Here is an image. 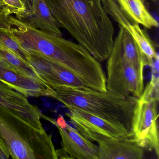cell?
Wrapping results in <instances>:
<instances>
[{
  "label": "cell",
  "instance_id": "7c38bea8",
  "mask_svg": "<svg viewBox=\"0 0 159 159\" xmlns=\"http://www.w3.org/2000/svg\"><path fill=\"white\" fill-rule=\"evenodd\" d=\"M98 144V159H142L144 149L130 137H102Z\"/></svg>",
  "mask_w": 159,
  "mask_h": 159
},
{
  "label": "cell",
  "instance_id": "44dd1931",
  "mask_svg": "<svg viewBox=\"0 0 159 159\" xmlns=\"http://www.w3.org/2000/svg\"><path fill=\"white\" fill-rule=\"evenodd\" d=\"M11 156L7 146L0 138V159H8Z\"/></svg>",
  "mask_w": 159,
  "mask_h": 159
},
{
  "label": "cell",
  "instance_id": "e0dca14e",
  "mask_svg": "<svg viewBox=\"0 0 159 159\" xmlns=\"http://www.w3.org/2000/svg\"><path fill=\"white\" fill-rule=\"evenodd\" d=\"M0 63L16 72L45 83L31 64L1 45H0Z\"/></svg>",
  "mask_w": 159,
  "mask_h": 159
},
{
  "label": "cell",
  "instance_id": "d6986e66",
  "mask_svg": "<svg viewBox=\"0 0 159 159\" xmlns=\"http://www.w3.org/2000/svg\"><path fill=\"white\" fill-rule=\"evenodd\" d=\"M0 45L11 51L20 58L30 64L29 52L20 45L12 35L10 30L0 29Z\"/></svg>",
  "mask_w": 159,
  "mask_h": 159
},
{
  "label": "cell",
  "instance_id": "5bb4252c",
  "mask_svg": "<svg viewBox=\"0 0 159 159\" xmlns=\"http://www.w3.org/2000/svg\"><path fill=\"white\" fill-rule=\"evenodd\" d=\"M28 24L44 32L62 37L60 27L51 13L45 0H32L31 14Z\"/></svg>",
  "mask_w": 159,
  "mask_h": 159
},
{
  "label": "cell",
  "instance_id": "cb8c5ba5",
  "mask_svg": "<svg viewBox=\"0 0 159 159\" xmlns=\"http://www.w3.org/2000/svg\"><path fill=\"white\" fill-rule=\"evenodd\" d=\"M25 5L27 10L31 13V4H32V0H22Z\"/></svg>",
  "mask_w": 159,
  "mask_h": 159
},
{
  "label": "cell",
  "instance_id": "8fae6325",
  "mask_svg": "<svg viewBox=\"0 0 159 159\" xmlns=\"http://www.w3.org/2000/svg\"><path fill=\"white\" fill-rule=\"evenodd\" d=\"M0 82L27 97H48L52 98L54 94V89L45 83L16 72L1 63Z\"/></svg>",
  "mask_w": 159,
  "mask_h": 159
},
{
  "label": "cell",
  "instance_id": "ffe728a7",
  "mask_svg": "<svg viewBox=\"0 0 159 159\" xmlns=\"http://www.w3.org/2000/svg\"><path fill=\"white\" fill-rule=\"evenodd\" d=\"M0 14L7 17L15 14L17 19L23 21L31 13L22 0H0Z\"/></svg>",
  "mask_w": 159,
  "mask_h": 159
},
{
  "label": "cell",
  "instance_id": "8992f818",
  "mask_svg": "<svg viewBox=\"0 0 159 159\" xmlns=\"http://www.w3.org/2000/svg\"><path fill=\"white\" fill-rule=\"evenodd\" d=\"M158 102L138 98L133 113L129 137L144 149L154 152L159 159Z\"/></svg>",
  "mask_w": 159,
  "mask_h": 159
},
{
  "label": "cell",
  "instance_id": "5b68a950",
  "mask_svg": "<svg viewBox=\"0 0 159 159\" xmlns=\"http://www.w3.org/2000/svg\"><path fill=\"white\" fill-rule=\"evenodd\" d=\"M107 60V91L123 97H140L144 89V72L137 69L124 58L120 30Z\"/></svg>",
  "mask_w": 159,
  "mask_h": 159
},
{
  "label": "cell",
  "instance_id": "ac0fdd59",
  "mask_svg": "<svg viewBox=\"0 0 159 159\" xmlns=\"http://www.w3.org/2000/svg\"><path fill=\"white\" fill-rule=\"evenodd\" d=\"M151 69V78L142 94L139 98L141 100L147 101H156L159 102V55L153 60Z\"/></svg>",
  "mask_w": 159,
  "mask_h": 159
},
{
  "label": "cell",
  "instance_id": "52a82bcc",
  "mask_svg": "<svg viewBox=\"0 0 159 159\" xmlns=\"http://www.w3.org/2000/svg\"><path fill=\"white\" fill-rule=\"evenodd\" d=\"M70 121L83 135L96 142L102 137H129L130 132L124 126L74 107L67 108Z\"/></svg>",
  "mask_w": 159,
  "mask_h": 159
},
{
  "label": "cell",
  "instance_id": "4fadbf2b",
  "mask_svg": "<svg viewBox=\"0 0 159 159\" xmlns=\"http://www.w3.org/2000/svg\"><path fill=\"white\" fill-rule=\"evenodd\" d=\"M59 131L64 149L71 159H98V145L68 124L63 129L55 125Z\"/></svg>",
  "mask_w": 159,
  "mask_h": 159
},
{
  "label": "cell",
  "instance_id": "6da1fadb",
  "mask_svg": "<svg viewBox=\"0 0 159 159\" xmlns=\"http://www.w3.org/2000/svg\"><path fill=\"white\" fill-rule=\"evenodd\" d=\"M10 31L28 52L38 53L71 70L94 90H106V77L100 62L80 44L38 29L25 21L9 17Z\"/></svg>",
  "mask_w": 159,
  "mask_h": 159
},
{
  "label": "cell",
  "instance_id": "7402d4cb",
  "mask_svg": "<svg viewBox=\"0 0 159 159\" xmlns=\"http://www.w3.org/2000/svg\"><path fill=\"white\" fill-rule=\"evenodd\" d=\"M11 25L9 17L0 14V29L10 30Z\"/></svg>",
  "mask_w": 159,
  "mask_h": 159
},
{
  "label": "cell",
  "instance_id": "7a4b0ae2",
  "mask_svg": "<svg viewBox=\"0 0 159 159\" xmlns=\"http://www.w3.org/2000/svg\"><path fill=\"white\" fill-rule=\"evenodd\" d=\"M59 27L99 62L112 52L115 30L102 0H45Z\"/></svg>",
  "mask_w": 159,
  "mask_h": 159
},
{
  "label": "cell",
  "instance_id": "30bf717a",
  "mask_svg": "<svg viewBox=\"0 0 159 159\" xmlns=\"http://www.w3.org/2000/svg\"><path fill=\"white\" fill-rule=\"evenodd\" d=\"M0 107L22 116L36 128L44 131L41 119L42 113L38 107L29 101L27 97L0 82Z\"/></svg>",
  "mask_w": 159,
  "mask_h": 159
},
{
  "label": "cell",
  "instance_id": "ba28073f",
  "mask_svg": "<svg viewBox=\"0 0 159 159\" xmlns=\"http://www.w3.org/2000/svg\"><path fill=\"white\" fill-rule=\"evenodd\" d=\"M29 52L30 64L44 82L52 89L68 87L84 91L92 89L79 76L62 65L38 53Z\"/></svg>",
  "mask_w": 159,
  "mask_h": 159
},
{
  "label": "cell",
  "instance_id": "9c48e42d",
  "mask_svg": "<svg viewBox=\"0 0 159 159\" xmlns=\"http://www.w3.org/2000/svg\"><path fill=\"white\" fill-rule=\"evenodd\" d=\"M102 2L109 17L125 29L137 43L148 60V66H151L159 54L147 32L124 11L116 0H102Z\"/></svg>",
  "mask_w": 159,
  "mask_h": 159
},
{
  "label": "cell",
  "instance_id": "d4e9b609",
  "mask_svg": "<svg viewBox=\"0 0 159 159\" xmlns=\"http://www.w3.org/2000/svg\"><path fill=\"white\" fill-rule=\"evenodd\" d=\"M152 2H154V3H158V0H151Z\"/></svg>",
  "mask_w": 159,
  "mask_h": 159
},
{
  "label": "cell",
  "instance_id": "9a60e30c",
  "mask_svg": "<svg viewBox=\"0 0 159 159\" xmlns=\"http://www.w3.org/2000/svg\"><path fill=\"white\" fill-rule=\"evenodd\" d=\"M124 11L135 22L147 29L157 28L159 24L141 0H116Z\"/></svg>",
  "mask_w": 159,
  "mask_h": 159
},
{
  "label": "cell",
  "instance_id": "277c9868",
  "mask_svg": "<svg viewBox=\"0 0 159 159\" xmlns=\"http://www.w3.org/2000/svg\"><path fill=\"white\" fill-rule=\"evenodd\" d=\"M52 98L66 108L74 107L125 127L130 132L138 98L123 97L111 92L91 89L84 91L68 87L55 90Z\"/></svg>",
  "mask_w": 159,
  "mask_h": 159
},
{
  "label": "cell",
  "instance_id": "3957f363",
  "mask_svg": "<svg viewBox=\"0 0 159 159\" xmlns=\"http://www.w3.org/2000/svg\"><path fill=\"white\" fill-rule=\"evenodd\" d=\"M0 138L12 159H58L51 134L2 107H0Z\"/></svg>",
  "mask_w": 159,
  "mask_h": 159
},
{
  "label": "cell",
  "instance_id": "603a6c76",
  "mask_svg": "<svg viewBox=\"0 0 159 159\" xmlns=\"http://www.w3.org/2000/svg\"><path fill=\"white\" fill-rule=\"evenodd\" d=\"M57 153L58 159H71V157L63 148L57 150Z\"/></svg>",
  "mask_w": 159,
  "mask_h": 159
},
{
  "label": "cell",
  "instance_id": "484cf974",
  "mask_svg": "<svg viewBox=\"0 0 159 159\" xmlns=\"http://www.w3.org/2000/svg\"><path fill=\"white\" fill-rule=\"evenodd\" d=\"M141 1H142L143 3H145V0H141Z\"/></svg>",
  "mask_w": 159,
  "mask_h": 159
},
{
  "label": "cell",
  "instance_id": "2e32d148",
  "mask_svg": "<svg viewBox=\"0 0 159 159\" xmlns=\"http://www.w3.org/2000/svg\"><path fill=\"white\" fill-rule=\"evenodd\" d=\"M121 33V45L124 58L141 72H144L148 61L145 55L132 36L125 29L120 26Z\"/></svg>",
  "mask_w": 159,
  "mask_h": 159
}]
</instances>
